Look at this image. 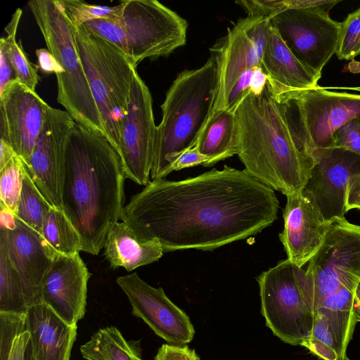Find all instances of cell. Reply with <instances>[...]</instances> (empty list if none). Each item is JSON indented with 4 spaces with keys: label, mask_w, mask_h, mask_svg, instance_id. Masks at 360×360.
<instances>
[{
    "label": "cell",
    "mask_w": 360,
    "mask_h": 360,
    "mask_svg": "<svg viewBox=\"0 0 360 360\" xmlns=\"http://www.w3.org/2000/svg\"><path fill=\"white\" fill-rule=\"evenodd\" d=\"M0 244L20 277L27 308L43 302L42 283L56 255L41 234L16 217L11 227L0 228Z\"/></svg>",
    "instance_id": "18"
},
{
    "label": "cell",
    "mask_w": 360,
    "mask_h": 360,
    "mask_svg": "<svg viewBox=\"0 0 360 360\" xmlns=\"http://www.w3.org/2000/svg\"><path fill=\"white\" fill-rule=\"evenodd\" d=\"M254 68L244 72L233 87L228 98L226 110L235 111L242 99L249 93Z\"/></svg>",
    "instance_id": "38"
},
{
    "label": "cell",
    "mask_w": 360,
    "mask_h": 360,
    "mask_svg": "<svg viewBox=\"0 0 360 360\" xmlns=\"http://www.w3.org/2000/svg\"><path fill=\"white\" fill-rule=\"evenodd\" d=\"M236 3L245 10L248 16L271 18L287 9L285 0H243Z\"/></svg>",
    "instance_id": "36"
},
{
    "label": "cell",
    "mask_w": 360,
    "mask_h": 360,
    "mask_svg": "<svg viewBox=\"0 0 360 360\" xmlns=\"http://www.w3.org/2000/svg\"><path fill=\"white\" fill-rule=\"evenodd\" d=\"M127 178L105 135L75 122L67 140L60 182L62 210L77 231L81 251L97 255L119 220Z\"/></svg>",
    "instance_id": "2"
},
{
    "label": "cell",
    "mask_w": 360,
    "mask_h": 360,
    "mask_svg": "<svg viewBox=\"0 0 360 360\" xmlns=\"http://www.w3.org/2000/svg\"><path fill=\"white\" fill-rule=\"evenodd\" d=\"M27 309L20 277L0 244V311L22 314Z\"/></svg>",
    "instance_id": "28"
},
{
    "label": "cell",
    "mask_w": 360,
    "mask_h": 360,
    "mask_svg": "<svg viewBox=\"0 0 360 360\" xmlns=\"http://www.w3.org/2000/svg\"><path fill=\"white\" fill-rule=\"evenodd\" d=\"M284 108L295 136L304 150L333 147L334 133L360 116V94L316 88L275 98Z\"/></svg>",
    "instance_id": "10"
},
{
    "label": "cell",
    "mask_w": 360,
    "mask_h": 360,
    "mask_svg": "<svg viewBox=\"0 0 360 360\" xmlns=\"http://www.w3.org/2000/svg\"><path fill=\"white\" fill-rule=\"evenodd\" d=\"M206 156L210 167L237 154V126L235 111L221 110L212 114L194 146Z\"/></svg>",
    "instance_id": "24"
},
{
    "label": "cell",
    "mask_w": 360,
    "mask_h": 360,
    "mask_svg": "<svg viewBox=\"0 0 360 360\" xmlns=\"http://www.w3.org/2000/svg\"><path fill=\"white\" fill-rule=\"evenodd\" d=\"M38 60V68L46 74L54 73L56 77H60L65 71L54 56L46 49L36 50Z\"/></svg>",
    "instance_id": "40"
},
{
    "label": "cell",
    "mask_w": 360,
    "mask_h": 360,
    "mask_svg": "<svg viewBox=\"0 0 360 360\" xmlns=\"http://www.w3.org/2000/svg\"><path fill=\"white\" fill-rule=\"evenodd\" d=\"M117 283L127 296L133 315L142 319L158 336L176 346L187 345L193 340L195 329L188 316L162 288L150 285L137 273L120 276Z\"/></svg>",
    "instance_id": "15"
},
{
    "label": "cell",
    "mask_w": 360,
    "mask_h": 360,
    "mask_svg": "<svg viewBox=\"0 0 360 360\" xmlns=\"http://www.w3.org/2000/svg\"><path fill=\"white\" fill-rule=\"evenodd\" d=\"M261 68L267 75L269 86L275 98L316 88L321 77L294 55L271 25Z\"/></svg>",
    "instance_id": "21"
},
{
    "label": "cell",
    "mask_w": 360,
    "mask_h": 360,
    "mask_svg": "<svg viewBox=\"0 0 360 360\" xmlns=\"http://www.w3.org/2000/svg\"><path fill=\"white\" fill-rule=\"evenodd\" d=\"M91 277L79 253L56 255L41 287V300L69 325L86 313L87 283Z\"/></svg>",
    "instance_id": "19"
},
{
    "label": "cell",
    "mask_w": 360,
    "mask_h": 360,
    "mask_svg": "<svg viewBox=\"0 0 360 360\" xmlns=\"http://www.w3.org/2000/svg\"><path fill=\"white\" fill-rule=\"evenodd\" d=\"M41 234L55 255H73L81 251L80 236L63 210L51 209L44 220Z\"/></svg>",
    "instance_id": "26"
},
{
    "label": "cell",
    "mask_w": 360,
    "mask_h": 360,
    "mask_svg": "<svg viewBox=\"0 0 360 360\" xmlns=\"http://www.w3.org/2000/svg\"><path fill=\"white\" fill-rule=\"evenodd\" d=\"M270 29V18L248 16L229 27L226 34L210 49L217 68L211 115L226 109L229 96L244 72L261 66Z\"/></svg>",
    "instance_id": "12"
},
{
    "label": "cell",
    "mask_w": 360,
    "mask_h": 360,
    "mask_svg": "<svg viewBox=\"0 0 360 360\" xmlns=\"http://www.w3.org/2000/svg\"><path fill=\"white\" fill-rule=\"evenodd\" d=\"M354 300L360 302V281L359 282L354 292Z\"/></svg>",
    "instance_id": "48"
},
{
    "label": "cell",
    "mask_w": 360,
    "mask_h": 360,
    "mask_svg": "<svg viewBox=\"0 0 360 360\" xmlns=\"http://www.w3.org/2000/svg\"><path fill=\"white\" fill-rule=\"evenodd\" d=\"M70 22L76 26L93 20L110 18L121 11V4L108 6L89 4L79 0H58Z\"/></svg>",
    "instance_id": "32"
},
{
    "label": "cell",
    "mask_w": 360,
    "mask_h": 360,
    "mask_svg": "<svg viewBox=\"0 0 360 360\" xmlns=\"http://www.w3.org/2000/svg\"><path fill=\"white\" fill-rule=\"evenodd\" d=\"M208 162L206 156L201 154L195 147L182 153L174 161L171 171H178L184 168L202 165L205 167Z\"/></svg>",
    "instance_id": "39"
},
{
    "label": "cell",
    "mask_w": 360,
    "mask_h": 360,
    "mask_svg": "<svg viewBox=\"0 0 360 360\" xmlns=\"http://www.w3.org/2000/svg\"><path fill=\"white\" fill-rule=\"evenodd\" d=\"M311 353L323 360H339L338 345L324 314H314L310 336L302 344Z\"/></svg>",
    "instance_id": "31"
},
{
    "label": "cell",
    "mask_w": 360,
    "mask_h": 360,
    "mask_svg": "<svg viewBox=\"0 0 360 360\" xmlns=\"http://www.w3.org/2000/svg\"><path fill=\"white\" fill-rule=\"evenodd\" d=\"M28 6L47 49L65 71L56 77L57 101L76 122L105 135L78 54L72 25L58 0H32L28 2Z\"/></svg>",
    "instance_id": "8"
},
{
    "label": "cell",
    "mask_w": 360,
    "mask_h": 360,
    "mask_svg": "<svg viewBox=\"0 0 360 360\" xmlns=\"http://www.w3.org/2000/svg\"><path fill=\"white\" fill-rule=\"evenodd\" d=\"M15 79L14 72L4 49L0 47V93Z\"/></svg>",
    "instance_id": "43"
},
{
    "label": "cell",
    "mask_w": 360,
    "mask_h": 360,
    "mask_svg": "<svg viewBox=\"0 0 360 360\" xmlns=\"http://www.w3.org/2000/svg\"><path fill=\"white\" fill-rule=\"evenodd\" d=\"M25 330V313L0 311V360L8 359L15 338Z\"/></svg>",
    "instance_id": "34"
},
{
    "label": "cell",
    "mask_w": 360,
    "mask_h": 360,
    "mask_svg": "<svg viewBox=\"0 0 360 360\" xmlns=\"http://www.w3.org/2000/svg\"><path fill=\"white\" fill-rule=\"evenodd\" d=\"M347 210H360V171L353 174L348 184L347 191Z\"/></svg>",
    "instance_id": "41"
},
{
    "label": "cell",
    "mask_w": 360,
    "mask_h": 360,
    "mask_svg": "<svg viewBox=\"0 0 360 360\" xmlns=\"http://www.w3.org/2000/svg\"><path fill=\"white\" fill-rule=\"evenodd\" d=\"M75 124L66 111L47 105L45 118L25 169L38 189L55 209L62 210L60 182L65 146Z\"/></svg>",
    "instance_id": "16"
},
{
    "label": "cell",
    "mask_w": 360,
    "mask_h": 360,
    "mask_svg": "<svg viewBox=\"0 0 360 360\" xmlns=\"http://www.w3.org/2000/svg\"><path fill=\"white\" fill-rule=\"evenodd\" d=\"M25 323L36 360H70L77 324L67 323L44 302L27 308Z\"/></svg>",
    "instance_id": "22"
},
{
    "label": "cell",
    "mask_w": 360,
    "mask_h": 360,
    "mask_svg": "<svg viewBox=\"0 0 360 360\" xmlns=\"http://www.w3.org/2000/svg\"><path fill=\"white\" fill-rule=\"evenodd\" d=\"M217 68L210 57L200 68L180 72L161 105L162 121L156 127L152 180L172 172L174 161L195 146L209 119L216 98Z\"/></svg>",
    "instance_id": "4"
},
{
    "label": "cell",
    "mask_w": 360,
    "mask_h": 360,
    "mask_svg": "<svg viewBox=\"0 0 360 360\" xmlns=\"http://www.w3.org/2000/svg\"><path fill=\"white\" fill-rule=\"evenodd\" d=\"M354 314L356 322H360V302L354 300Z\"/></svg>",
    "instance_id": "47"
},
{
    "label": "cell",
    "mask_w": 360,
    "mask_h": 360,
    "mask_svg": "<svg viewBox=\"0 0 360 360\" xmlns=\"http://www.w3.org/2000/svg\"><path fill=\"white\" fill-rule=\"evenodd\" d=\"M257 281L266 326L285 343L302 345L314 319L312 280L307 270L286 259L262 272Z\"/></svg>",
    "instance_id": "9"
},
{
    "label": "cell",
    "mask_w": 360,
    "mask_h": 360,
    "mask_svg": "<svg viewBox=\"0 0 360 360\" xmlns=\"http://www.w3.org/2000/svg\"><path fill=\"white\" fill-rule=\"evenodd\" d=\"M110 18L91 20L88 30L115 45L137 65L168 56L186 41L187 21L155 0H127Z\"/></svg>",
    "instance_id": "6"
},
{
    "label": "cell",
    "mask_w": 360,
    "mask_h": 360,
    "mask_svg": "<svg viewBox=\"0 0 360 360\" xmlns=\"http://www.w3.org/2000/svg\"><path fill=\"white\" fill-rule=\"evenodd\" d=\"M314 165L302 193L326 223L345 217L351 176L360 171V155L339 148L313 151Z\"/></svg>",
    "instance_id": "13"
},
{
    "label": "cell",
    "mask_w": 360,
    "mask_h": 360,
    "mask_svg": "<svg viewBox=\"0 0 360 360\" xmlns=\"http://www.w3.org/2000/svg\"><path fill=\"white\" fill-rule=\"evenodd\" d=\"M24 360H36L35 357L33 354V350L32 347V345L30 342V340L29 341V343L27 345L25 356H24Z\"/></svg>",
    "instance_id": "46"
},
{
    "label": "cell",
    "mask_w": 360,
    "mask_h": 360,
    "mask_svg": "<svg viewBox=\"0 0 360 360\" xmlns=\"http://www.w3.org/2000/svg\"><path fill=\"white\" fill-rule=\"evenodd\" d=\"M267 83V75L261 66L254 68L251 79L250 92L255 94H260L265 88Z\"/></svg>",
    "instance_id": "44"
},
{
    "label": "cell",
    "mask_w": 360,
    "mask_h": 360,
    "mask_svg": "<svg viewBox=\"0 0 360 360\" xmlns=\"http://www.w3.org/2000/svg\"><path fill=\"white\" fill-rule=\"evenodd\" d=\"M16 153L6 142L0 139V169L3 168Z\"/></svg>",
    "instance_id": "45"
},
{
    "label": "cell",
    "mask_w": 360,
    "mask_h": 360,
    "mask_svg": "<svg viewBox=\"0 0 360 360\" xmlns=\"http://www.w3.org/2000/svg\"><path fill=\"white\" fill-rule=\"evenodd\" d=\"M335 55L340 60H351L360 55V8L340 22Z\"/></svg>",
    "instance_id": "33"
},
{
    "label": "cell",
    "mask_w": 360,
    "mask_h": 360,
    "mask_svg": "<svg viewBox=\"0 0 360 360\" xmlns=\"http://www.w3.org/2000/svg\"><path fill=\"white\" fill-rule=\"evenodd\" d=\"M48 104L14 79L0 93V139L27 163L43 127Z\"/></svg>",
    "instance_id": "17"
},
{
    "label": "cell",
    "mask_w": 360,
    "mask_h": 360,
    "mask_svg": "<svg viewBox=\"0 0 360 360\" xmlns=\"http://www.w3.org/2000/svg\"><path fill=\"white\" fill-rule=\"evenodd\" d=\"M26 169L16 154L0 169V206L16 214Z\"/></svg>",
    "instance_id": "30"
},
{
    "label": "cell",
    "mask_w": 360,
    "mask_h": 360,
    "mask_svg": "<svg viewBox=\"0 0 360 360\" xmlns=\"http://www.w3.org/2000/svg\"><path fill=\"white\" fill-rule=\"evenodd\" d=\"M103 248L111 268L122 267L128 271L158 261L164 252L157 240L138 238L123 221L112 226Z\"/></svg>",
    "instance_id": "23"
},
{
    "label": "cell",
    "mask_w": 360,
    "mask_h": 360,
    "mask_svg": "<svg viewBox=\"0 0 360 360\" xmlns=\"http://www.w3.org/2000/svg\"><path fill=\"white\" fill-rule=\"evenodd\" d=\"M72 25L105 136L119 153L136 65L115 45L83 25Z\"/></svg>",
    "instance_id": "7"
},
{
    "label": "cell",
    "mask_w": 360,
    "mask_h": 360,
    "mask_svg": "<svg viewBox=\"0 0 360 360\" xmlns=\"http://www.w3.org/2000/svg\"><path fill=\"white\" fill-rule=\"evenodd\" d=\"M52 207L26 170L15 216L31 229L41 233L44 220Z\"/></svg>",
    "instance_id": "29"
},
{
    "label": "cell",
    "mask_w": 360,
    "mask_h": 360,
    "mask_svg": "<svg viewBox=\"0 0 360 360\" xmlns=\"http://www.w3.org/2000/svg\"><path fill=\"white\" fill-rule=\"evenodd\" d=\"M30 340L27 330L20 333L15 338L7 360H24L25 353Z\"/></svg>",
    "instance_id": "42"
},
{
    "label": "cell",
    "mask_w": 360,
    "mask_h": 360,
    "mask_svg": "<svg viewBox=\"0 0 360 360\" xmlns=\"http://www.w3.org/2000/svg\"><path fill=\"white\" fill-rule=\"evenodd\" d=\"M22 13L20 8L13 13L11 20L5 27L7 35L0 39V47L4 49L8 56L15 80L35 91L40 79L37 73L38 67L30 61L22 45L15 39Z\"/></svg>",
    "instance_id": "27"
},
{
    "label": "cell",
    "mask_w": 360,
    "mask_h": 360,
    "mask_svg": "<svg viewBox=\"0 0 360 360\" xmlns=\"http://www.w3.org/2000/svg\"><path fill=\"white\" fill-rule=\"evenodd\" d=\"M333 147L360 155V116L350 120L334 133Z\"/></svg>",
    "instance_id": "35"
},
{
    "label": "cell",
    "mask_w": 360,
    "mask_h": 360,
    "mask_svg": "<svg viewBox=\"0 0 360 360\" xmlns=\"http://www.w3.org/2000/svg\"><path fill=\"white\" fill-rule=\"evenodd\" d=\"M156 127L151 94L136 72L123 124L119 154L127 178L139 185L146 186L150 181Z\"/></svg>",
    "instance_id": "14"
},
{
    "label": "cell",
    "mask_w": 360,
    "mask_h": 360,
    "mask_svg": "<svg viewBox=\"0 0 360 360\" xmlns=\"http://www.w3.org/2000/svg\"><path fill=\"white\" fill-rule=\"evenodd\" d=\"M284 227L279 234L287 259L302 268L321 248L328 228L310 200L302 193L286 195Z\"/></svg>",
    "instance_id": "20"
},
{
    "label": "cell",
    "mask_w": 360,
    "mask_h": 360,
    "mask_svg": "<svg viewBox=\"0 0 360 360\" xmlns=\"http://www.w3.org/2000/svg\"><path fill=\"white\" fill-rule=\"evenodd\" d=\"M338 89L355 90V91H360V86H358V87H345V88H338Z\"/></svg>",
    "instance_id": "49"
},
{
    "label": "cell",
    "mask_w": 360,
    "mask_h": 360,
    "mask_svg": "<svg viewBox=\"0 0 360 360\" xmlns=\"http://www.w3.org/2000/svg\"><path fill=\"white\" fill-rule=\"evenodd\" d=\"M312 280L311 309L333 328L354 318V292L360 281V226L345 217L328 224L324 241L306 269Z\"/></svg>",
    "instance_id": "5"
},
{
    "label": "cell",
    "mask_w": 360,
    "mask_h": 360,
    "mask_svg": "<svg viewBox=\"0 0 360 360\" xmlns=\"http://www.w3.org/2000/svg\"><path fill=\"white\" fill-rule=\"evenodd\" d=\"M274 190L245 170L224 166L181 181H150L120 220L163 252L212 250L256 235L277 219Z\"/></svg>",
    "instance_id": "1"
},
{
    "label": "cell",
    "mask_w": 360,
    "mask_h": 360,
    "mask_svg": "<svg viewBox=\"0 0 360 360\" xmlns=\"http://www.w3.org/2000/svg\"><path fill=\"white\" fill-rule=\"evenodd\" d=\"M237 154L245 171L285 196L302 193L314 158L300 145L283 106L268 82L259 95L249 93L235 110Z\"/></svg>",
    "instance_id": "3"
},
{
    "label": "cell",
    "mask_w": 360,
    "mask_h": 360,
    "mask_svg": "<svg viewBox=\"0 0 360 360\" xmlns=\"http://www.w3.org/2000/svg\"><path fill=\"white\" fill-rule=\"evenodd\" d=\"M80 352L86 360H142L140 340L127 341L115 326L94 333Z\"/></svg>",
    "instance_id": "25"
},
{
    "label": "cell",
    "mask_w": 360,
    "mask_h": 360,
    "mask_svg": "<svg viewBox=\"0 0 360 360\" xmlns=\"http://www.w3.org/2000/svg\"><path fill=\"white\" fill-rule=\"evenodd\" d=\"M155 360H200L195 350L188 345H162L158 350Z\"/></svg>",
    "instance_id": "37"
},
{
    "label": "cell",
    "mask_w": 360,
    "mask_h": 360,
    "mask_svg": "<svg viewBox=\"0 0 360 360\" xmlns=\"http://www.w3.org/2000/svg\"><path fill=\"white\" fill-rule=\"evenodd\" d=\"M340 1L306 8L286 9L270 19L294 55L306 66L321 75L322 70L335 54L340 22L329 15Z\"/></svg>",
    "instance_id": "11"
}]
</instances>
